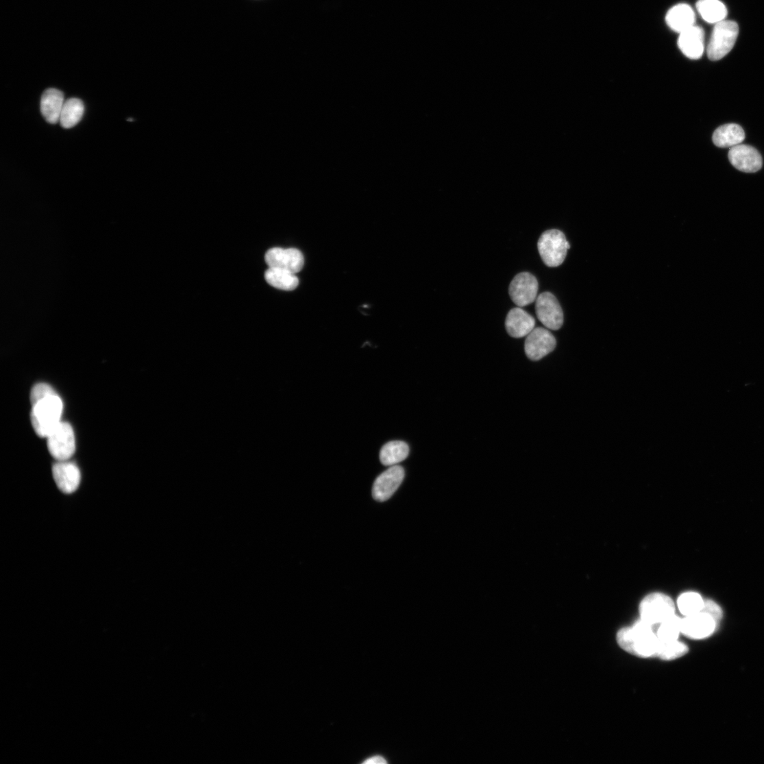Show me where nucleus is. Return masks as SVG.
Segmentation results:
<instances>
[{
  "label": "nucleus",
  "instance_id": "obj_11",
  "mask_svg": "<svg viewBox=\"0 0 764 764\" xmlns=\"http://www.w3.org/2000/svg\"><path fill=\"white\" fill-rule=\"evenodd\" d=\"M404 469L400 466H391L380 474L373 485V496L379 502L389 500L397 491L404 481Z\"/></svg>",
  "mask_w": 764,
  "mask_h": 764
},
{
  "label": "nucleus",
  "instance_id": "obj_7",
  "mask_svg": "<svg viewBox=\"0 0 764 764\" xmlns=\"http://www.w3.org/2000/svg\"><path fill=\"white\" fill-rule=\"evenodd\" d=\"M536 314L539 320L551 330L561 328L564 316L557 298L551 293L545 292L539 295L536 299Z\"/></svg>",
  "mask_w": 764,
  "mask_h": 764
},
{
  "label": "nucleus",
  "instance_id": "obj_12",
  "mask_svg": "<svg viewBox=\"0 0 764 764\" xmlns=\"http://www.w3.org/2000/svg\"><path fill=\"white\" fill-rule=\"evenodd\" d=\"M728 157L732 166L741 171L755 173L762 167L759 152L750 145L740 144L730 148Z\"/></svg>",
  "mask_w": 764,
  "mask_h": 764
},
{
  "label": "nucleus",
  "instance_id": "obj_2",
  "mask_svg": "<svg viewBox=\"0 0 764 764\" xmlns=\"http://www.w3.org/2000/svg\"><path fill=\"white\" fill-rule=\"evenodd\" d=\"M653 625L640 619L632 627L621 628L617 634V643L632 656L648 658L658 657L661 641Z\"/></svg>",
  "mask_w": 764,
  "mask_h": 764
},
{
  "label": "nucleus",
  "instance_id": "obj_5",
  "mask_svg": "<svg viewBox=\"0 0 764 764\" xmlns=\"http://www.w3.org/2000/svg\"><path fill=\"white\" fill-rule=\"evenodd\" d=\"M50 454L58 461H67L75 452V436L72 426L60 422L47 436Z\"/></svg>",
  "mask_w": 764,
  "mask_h": 764
},
{
  "label": "nucleus",
  "instance_id": "obj_21",
  "mask_svg": "<svg viewBox=\"0 0 764 764\" xmlns=\"http://www.w3.org/2000/svg\"><path fill=\"white\" fill-rule=\"evenodd\" d=\"M265 279L270 286L286 291L295 290L299 283L295 273L275 268H269L266 271Z\"/></svg>",
  "mask_w": 764,
  "mask_h": 764
},
{
  "label": "nucleus",
  "instance_id": "obj_10",
  "mask_svg": "<svg viewBox=\"0 0 764 764\" xmlns=\"http://www.w3.org/2000/svg\"><path fill=\"white\" fill-rule=\"evenodd\" d=\"M265 259L269 268L285 270L295 274L300 272L304 265V256L297 249L273 248L267 251Z\"/></svg>",
  "mask_w": 764,
  "mask_h": 764
},
{
  "label": "nucleus",
  "instance_id": "obj_3",
  "mask_svg": "<svg viewBox=\"0 0 764 764\" xmlns=\"http://www.w3.org/2000/svg\"><path fill=\"white\" fill-rule=\"evenodd\" d=\"M738 35L739 27L735 21L724 20L715 24L707 47L708 58L717 61L726 57L732 50Z\"/></svg>",
  "mask_w": 764,
  "mask_h": 764
},
{
  "label": "nucleus",
  "instance_id": "obj_8",
  "mask_svg": "<svg viewBox=\"0 0 764 764\" xmlns=\"http://www.w3.org/2000/svg\"><path fill=\"white\" fill-rule=\"evenodd\" d=\"M539 283L531 273L523 272L517 274L512 280L509 293L513 301L518 307H526L537 298Z\"/></svg>",
  "mask_w": 764,
  "mask_h": 764
},
{
  "label": "nucleus",
  "instance_id": "obj_19",
  "mask_svg": "<svg viewBox=\"0 0 764 764\" xmlns=\"http://www.w3.org/2000/svg\"><path fill=\"white\" fill-rule=\"evenodd\" d=\"M745 138V131L737 124H726L719 127L713 136L714 144L722 148L733 147L741 144Z\"/></svg>",
  "mask_w": 764,
  "mask_h": 764
},
{
  "label": "nucleus",
  "instance_id": "obj_4",
  "mask_svg": "<svg viewBox=\"0 0 764 764\" xmlns=\"http://www.w3.org/2000/svg\"><path fill=\"white\" fill-rule=\"evenodd\" d=\"M538 250L543 263L549 267H560L571 246L565 234L558 230H550L540 236Z\"/></svg>",
  "mask_w": 764,
  "mask_h": 764
},
{
  "label": "nucleus",
  "instance_id": "obj_16",
  "mask_svg": "<svg viewBox=\"0 0 764 764\" xmlns=\"http://www.w3.org/2000/svg\"><path fill=\"white\" fill-rule=\"evenodd\" d=\"M535 319L525 310L517 308L509 312L506 320L508 334L515 338L528 336L534 329Z\"/></svg>",
  "mask_w": 764,
  "mask_h": 764
},
{
  "label": "nucleus",
  "instance_id": "obj_1",
  "mask_svg": "<svg viewBox=\"0 0 764 764\" xmlns=\"http://www.w3.org/2000/svg\"><path fill=\"white\" fill-rule=\"evenodd\" d=\"M30 399L32 406V426L40 438H47L50 432L61 422L62 401L56 391L45 383L38 384L33 387Z\"/></svg>",
  "mask_w": 764,
  "mask_h": 764
},
{
  "label": "nucleus",
  "instance_id": "obj_15",
  "mask_svg": "<svg viewBox=\"0 0 764 764\" xmlns=\"http://www.w3.org/2000/svg\"><path fill=\"white\" fill-rule=\"evenodd\" d=\"M678 47L683 54L691 60L702 58L705 49L704 29L694 25L680 34Z\"/></svg>",
  "mask_w": 764,
  "mask_h": 764
},
{
  "label": "nucleus",
  "instance_id": "obj_27",
  "mask_svg": "<svg viewBox=\"0 0 764 764\" xmlns=\"http://www.w3.org/2000/svg\"><path fill=\"white\" fill-rule=\"evenodd\" d=\"M702 613L712 617L717 624L723 618L722 608L712 600H704Z\"/></svg>",
  "mask_w": 764,
  "mask_h": 764
},
{
  "label": "nucleus",
  "instance_id": "obj_26",
  "mask_svg": "<svg viewBox=\"0 0 764 764\" xmlns=\"http://www.w3.org/2000/svg\"><path fill=\"white\" fill-rule=\"evenodd\" d=\"M689 652L686 644L680 641L662 642L658 652V658L665 661H671L679 659Z\"/></svg>",
  "mask_w": 764,
  "mask_h": 764
},
{
  "label": "nucleus",
  "instance_id": "obj_25",
  "mask_svg": "<svg viewBox=\"0 0 764 764\" xmlns=\"http://www.w3.org/2000/svg\"><path fill=\"white\" fill-rule=\"evenodd\" d=\"M704 600L700 594L689 592L682 595L678 601L680 613L685 617L701 613Z\"/></svg>",
  "mask_w": 764,
  "mask_h": 764
},
{
  "label": "nucleus",
  "instance_id": "obj_14",
  "mask_svg": "<svg viewBox=\"0 0 764 764\" xmlns=\"http://www.w3.org/2000/svg\"><path fill=\"white\" fill-rule=\"evenodd\" d=\"M53 475L57 486L64 493H73L79 486L80 470L69 460L58 461L53 467Z\"/></svg>",
  "mask_w": 764,
  "mask_h": 764
},
{
  "label": "nucleus",
  "instance_id": "obj_28",
  "mask_svg": "<svg viewBox=\"0 0 764 764\" xmlns=\"http://www.w3.org/2000/svg\"><path fill=\"white\" fill-rule=\"evenodd\" d=\"M362 763H364V764H387L388 761L386 760V759L384 756L380 755V754H376V755H373L372 756H369V757L367 758L365 761H363L362 762Z\"/></svg>",
  "mask_w": 764,
  "mask_h": 764
},
{
  "label": "nucleus",
  "instance_id": "obj_13",
  "mask_svg": "<svg viewBox=\"0 0 764 764\" xmlns=\"http://www.w3.org/2000/svg\"><path fill=\"white\" fill-rule=\"evenodd\" d=\"M716 627L715 621L701 611L682 619V634L695 640L704 639L713 634Z\"/></svg>",
  "mask_w": 764,
  "mask_h": 764
},
{
  "label": "nucleus",
  "instance_id": "obj_20",
  "mask_svg": "<svg viewBox=\"0 0 764 764\" xmlns=\"http://www.w3.org/2000/svg\"><path fill=\"white\" fill-rule=\"evenodd\" d=\"M696 8L706 23L717 24L726 20L728 10L719 0H698Z\"/></svg>",
  "mask_w": 764,
  "mask_h": 764
},
{
  "label": "nucleus",
  "instance_id": "obj_23",
  "mask_svg": "<svg viewBox=\"0 0 764 764\" xmlns=\"http://www.w3.org/2000/svg\"><path fill=\"white\" fill-rule=\"evenodd\" d=\"M84 113V105L82 101L71 98L64 101L59 123L64 128L73 127L82 120Z\"/></svg>",
  "mask_w": 764,
  "mask_h": 764
},
{
  "label": "nucleus",
  "instance_id": "obj_9",
  "mask_svg": "<svg viewBox=\"0 0 764 764\" xmlns=\"http://www.w3.org/2000/svg\"><path fill=\"white\" fill-rule=\"evenodd\" d=\"M556 346L554 335L549 330L539 327L527 336L525 350L529 359L538 361L551 354Z\"/></svg>",
  "mask_w": 764,
  "mask_h": 764
},
{
  "label": "nucleus",
  "instance_id": "obj_22",
  "mask_svg": "<svg viewBox=\"0 0 764 764\" xmlns=\"http://www.w3.org/2000/svg\"><path fill=\"white\" fill-rule=\"evenodd\" d=\"M409 454L408 445L402 441H392L380 451V461L384 466H395L405 460Z\"/></svg>",
  "mask_w": 764,
  "mask_h": 764
},
{
  "label": "nucleus",
  "instance_id": "obj_17",
  "mask_svg": "<svg viewBox=\"0 0 764 764\" xmlns=\"http://www.w3.org/2000/svg\"><path fill=\"white\" fill-rule=\"evenodd\" d=\"M665 19L671 29L681 34L695 25V14L689 5L679 4L669 10Z\"/></svg>",
  "mask_w": 764,
  "mask_h": 764
},
{
  "label": "nucleus",
  "instance_id": "obj_6",
  "mask_svg": "<svg viewBox=\"0 0 764 764\" xmlns=\"http://www.w3.org/2000/svg\"><path fill=\"white\" fill-rule=\"evenodd\" d=\"M675 606L672 600L663 593H652L641 603V619L656 626L674 615Z\"/></svg>",
  "mask_w": 764,
  "mask_h": 764
},
{
  "label": "nucleus",
  "instance_id": "obj_18",
  "mask_svg": "<svg viewBox=\"0 0 764 764\" xmlns=\"http://www.w3.org/2000/svg\"><path fill=\"white\" fill-rule=\"evenodd\" d=\"M64 103V95L60 90L49 89L43 93L40 101V111L48 123L56 124L60 121Z\"/></svg>",
  "mask_w": 764,
  "mask_h": 764
},
{
  "label": "nucleus",
  "instance_id": "obj_24",
  "mask_svg": "<svg viewBox=\"0 0 764 764\" xmlns=\"http://www.w3.org/2000/svg\"><path fill=\"white\" fill-rule=\"evenodd\" d=\"M682 619L674 615L662 622L656 631L658 639L662 642L678 641L682 634Z\"/></svg>",
  "mask_w": 764,
  "mask_h": 764
}]
</instances>
